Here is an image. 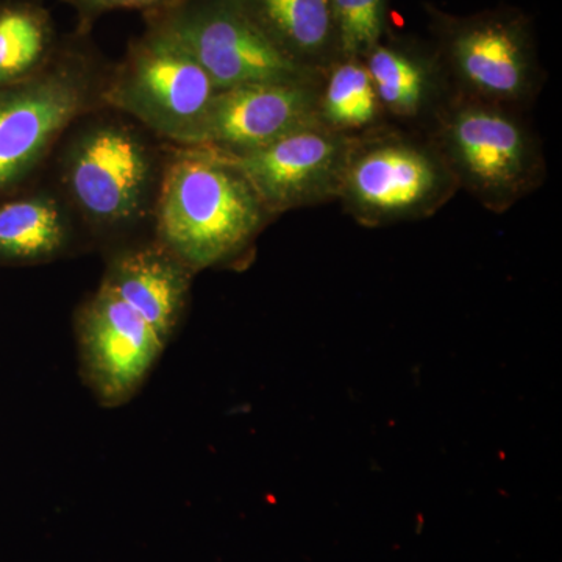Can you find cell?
Here are the masks:
<instances>
[{
    "mask_svg": "<svg viewBox=\"0 0 562 562\" xmlns=\"http://www.w3.org/2000/svg\"><path fill=\"white\" fill-rule=\"evenodd\" d=\"M192 273L157 241L117 255L102 284L168 344L190 297Z\"/></svg>",
    "mask_w": 562,
    "mask_h": 562,
    "instance_id": "cell-13",
    "label": "cell"
},
{
    "mask_svg": "<svg viewBox=\"0 0 562 562\" xmlns=\"http://www.w3.org/2000/svg\"><path fill=\"white\" fill-rule=\"evenodd\" d=\"M314 79L262 81L221 91L211 106L195 146L225 154L257 149L317 122Z\"/></svg>",
    "mask_w": 562,
    "mask_h": 562,
    "instance_id": "cell-11",
    "label": "cell"
},
{
    "mask_svg": "<svg viewBox=\"0 0 562 562\" xmlns=\"http://www.w3.org/2000/svg\"><path fill=\"white\" fill-rule=\"evenodd\" d=\"M221 90L168 32L146 24L101 88V102L176 146H195Z\"/></svg>",
    "mask_w": 562,
    "mask_h": 562,
    "instance_id": "cell-5",
    "label": "cell"
},
{
    "mask_svg": "<svg viewBox=\"0 0 562 562\" xmlns=\"http://www.w3.org/2000/svg\"><path fill=\"white\" fill-rule=\"evenodd\" d=\"M427 136L458 188L491 213H508L546 183V151L525 111L454 95Z\"/></svg>",
    "mask_w": 562,
    "mask_h": 562,
    "instance_id": "cell-2",
    "label": "cell"
},
{
    "mask_svg": "<svg viewBox=\"0 0 562 562\" xmlns=\"http://www.w3.org/2000/svg\"><path fill=\"white\" fill-rule=\"evenodd\" d=\"M79 43L58 46L35 76L0 88V194L27 177L101 90Z\"/></svg>",
    "mask_w": 562,
    "mask_h": 562,
    "instance_id": "cell-7",
    "label": "cell"
},
{
    "mask_svg": "<svg viewBox=\"0 0 562 562\" xmlns=\"http://www.w3.org/2000/svg\"><path fill=\"white\" fill-rule=\"evenodd\" d=\"M244 13L277 50L310 72L341 58L331 0H238Z\"/></svg>",
    "mask_w": 562,
    "mask_h": 562,
    "instance_id": "cell-14",
    "label": "cell"
},
{
    "mask_svg": "<svg viewBox=\"0 0 562 562\" xmlns=\"http://www.w3.org/2000/svg\"><path fill=\"white\" fill-rule=\"evenodd\" d=\"M77 338L85 376L105 406L131 401L166 347L154 328L103 284L80 310Z\"/></svg>",
    "mask_w": 562,
    "mask_h": 562,
    "instance_id": "cell-10",
    "label": "cell"
},
{
    "mask_svg": "<svg viewBox=\"0 0 562 562\" xmlns=\"http://www.w3.org/2000/svg\"><path fill=\"white\" fill-rule=\"evenodd\" d=\"M161 169L157 150L139 128L116 117H98L70 138L61 177L85 220L117 231L154 210Z\"/></svg>",
    "mask_w": 562,
    "mask_h": 562,
    "instance_id": "cell-6",
    "label": "cell"
},
{
    "mask_svg": "<svg viewBox=\"0 0 562 562\" xmlns=\"http://www.w3.org/2000/svg\"><path fill=\"white\" fill-rule=\"evenodd\" d=\"M431 43L454 95L509 109H531L546 85L531 18L501 7L452 14L427 3Z\"/></svg>",
    "mask_w": 562,
    "mask_h": 562,
    "instance_id": "cell-3",
    "label": "cell"
},
{
    "mask_svg": "<svg viewBox=\"0 0 562 562\" xmlns=\"http://www.w3.org/2000/svg\"><path fill=\"white\" fill-rule=\"evenodd\" d=\"M57 49L54 20L40 0L0 5V88L35 76Z\"/></svg>",
    "mask_w": 562,
    "mask_h": 562,
    "instance_id": "cell-17",
    "label": "cell"
},
{
    "mask_svg": "<svg viewBox=\"0 0 562 562\" xmlns=\"http://www.w3.org/2000/svg\"><path fill=\"white\" fill-rule=\"evenodd\" d=\"M70 222L50 194L25 195L0 205V262L35 265L58 257L68 247Z\"/></svg>",
    "mask_w": 562,
    "mask_h": 562,
    "instance_id": "cell-15",
    "label": "cell"
},
{
    "mask_svg": "<svg viewBox=\"0 0 562 562\" xmlns=\"http://www.w3.org/2000/svg\"><path fill=\"white\" fill-rule=\"evenodd\" d=\"M151 211L157 243L192 273L246 261L273 221L231 155L210 146L165 158Z\"/></svg>",
    "mask_w": 562,
    "mask_h": 562,
    "instance_id": "cell-1",
    "label": "cell"
},
{
    "mask_svg": "<svg viewBox=\"0 0 562 562\" xmlns=\"http://www.w3.org/2000/svg\"><path fill=\"white\" fill-rule=\"evenodd\" d=\"M317 122L327 131L349 138L391 124L362 58H338L321 74Z\"/></svg>",
    "mask_w": 562,
    "mask_h": 562,
    "instance_id": "cell-16",
    "label": "cell"
},
{
    "mask_svg": "<svg viewBox=\"0 0 562 562\" xmlns=\"http://www.w3.org/2000/svg\"><path fill=\"white\" fill-rule=\"evenodd\" d=\"M353 140L313 125L257 149L228 155L276 220L288 211L338 201Z\"/></svg>",
    "mask_w": 562,
    "mask_h": 562,
    "instance_id": "cell-9",
    "label": "cell"
},
{
    "mask_svg": "<svg viewBox=\"0 0 562 562\" xmlns=\"http://www.w3.org/2000/svg\"><path fill=\"white\" fill-rule=\"evenodd\" d=\"M76 10L80 35H87L103 14L117 10H139L143 13L160 9L169 0H63Z\"/></svg>",
    "mask_w": 562,
    "mask_h": 562,
    "instance_id": "cell-19",
    "label": "cell"
},
{
    "mask_svg": "<svg viewBox=\"0 0 562 562\" xmlns=\"http://www.w3.org/2000/svg\"><path fill=\"white\" fill-rule=\"evenodd\" d=\"M341 57L362 58L387 32L390 0H331Z\"/></svg>",
    "mask_w": 562,
    "mask_h": 562,
    "instance_id": "cell-18",
    "label": "cell"
},
{
    "mask_svg": "<svg viewBox=\"0 0 562 562\" xmlns=\"http://www.w3.org/2000/svg\"><path fill=\"white\" fill-rule=\"evenodd\" d=\"M458 191L427 133L387 124L355 138L338 202L362 227L380 228L435 216Z\"/></svg>",
    "mask_w": 562,
    "mask_h": 562,
    "instance_id": "cell-4",
    "label": "cell"
},
{
    "mask_svg": "<svg viewBox=\"0 0 562 562\" xmlns=\"http://www.w3.org/2000/svg\"><path fill=\"white\" fill-rule=\"evenodd\" d=\"M379 101L392 125L427 133L454 98L431 41L387 32L362 57Z\"/></svg>",
    "mask_w": 562,
    "mask_h": 562,
    "instance_id": "cell-12",
    "label": "cell"
},
{
    "mask_svg": "<svg viewBox=\"0 0 562 562\" xmlns=\"http://www.w3.org/2000/svg\"><path fill=\"white\" fill-rule=\"evenodd\" d=\"M144 20L180 41L221 91L321 76L284 58L244 13L238 0H169L144 13Z\"/></svg>",
    "mask_w": 562,
    "mask_h": 562,
    "instance_id": "cell-8",
    "label": "cell"
}]
</instances>
